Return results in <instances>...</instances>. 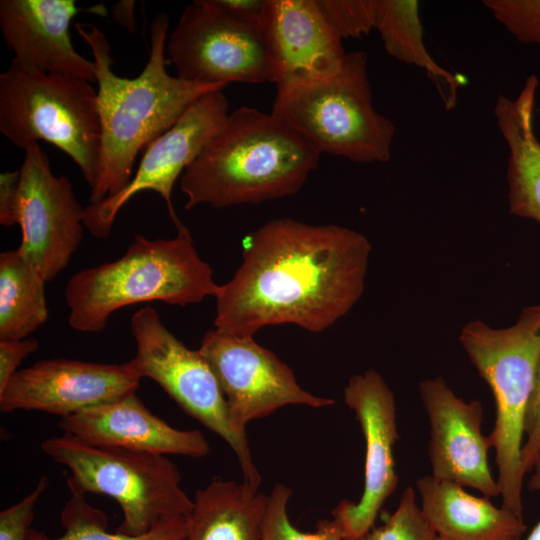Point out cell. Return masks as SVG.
<instances>
[{
  "instance_id": "9a60e30c",
  "label": "cell",
  "mask_w": 540,
  "mask_h": 540,
  "mask_svg": "<svg viewBox=\"0 0 540 540\" xmlns=\"http://www.w3.org/2000/svg\"><path fill=\"white\" fill-rule=\"evenodd\" d=\"M140 380L129 361L42 360L14 374L0 392V410L41 411L62 418L134 393Z\"/></svg>"
},
{
  "instance_id": "8992f818",
  "label": "cell",
  "mask_w": 540,
  "mask_h": 540,
  "mask_svg": "<svg viewBox=\"0 0 540 540\" xmlns=\"http://www.w3.org/2000/svg\"><path fill=\"white\" fill-rule=\"evenodd\" d=\"M271 113L320 155L359 163L391 158L395 126L373 106L363 51L348 52L334 75L277 87Z\"/></svg>"
},
{
  "instance_id": "1f68e13d",
  "label": "cell",
  "mask_w": 540,
  "mask_h": 540,
  "mask_svg": "<svg viewBox=\"0 0 540 540\" xmlns=\"http://www.w3.org/2000/svg\"><path fill=\"white\" fill-rule=\"evenodd\" d=\"M525 433L527 440L523 444L521 457L524 464L532 466L540 457V362L535 388L526 415Z\"/></svg>"
},
{
  "instance_id": "cb8c5ba5",
  "label": "cell",
  "mask_w": 540,
  "mask_h": 540,
  "mask_svg": "<svg viewBox=\"0 0 540 540\" xmlns=\"http://www.w3.org/2000/svg\"><path fill=\"white\" fill-rule=\"evenodd\" d=\"M45 278L18 249L0 254V340H21L48 319Z\"/></svg>"
},
{
  "instance_id": "d6986e66",
  "label": "cell",
  "mask_w": 540,
  "mask_h": 540,
  "mask_svg": "<svg viewBox=\"0 0 540 540\" xmlns=\"http://www.w3.org/2000/svg\"><path fill=\"white\" fill-rule=\"evenodd\" d=\"M74 0H1L0 30L13 59L47 73L96 82L95 65L73 46Z\"/></svg>"
},
{
  "instance_id": "9c48e42d",
  "label": "cell",
  "mask_w": 540,
  "mask_h": 540,
  "mask_svg": "<svg viewBox=\"0 0 540 540\" xmlns=\"http://www.w3.org/2000/svg\"><path fill=\"white\" fill-rule=\"evenodd\" d=\"M130 329L136 353L129 362L139 377L156 382L188 415L220 436L235 453L243 481L259 488L261 475L247 434L233 425L218 380L200 351L186 347L149 305L133 313Z\"/></svg>"
},
{
  "instance_id": "ba28073f",
  "label": "cell",
  "mask_w": 540,
  "mask_h": 540,
  "mask_svg": "<svg viewBox=\"0 0 540 540\" xmlns=\"http://www.w3.org/2000/svg\"><path fill=\"white\" fill-rule=\"evenodd\" d=\"M40 447L70 470L69 491L105 494L119 504L123 519L117 533L140 536L192 511L180 471L165 455L93 446L64 433Z\"/></svg>"
},
{
  "instance_id": "d590c367",
  "label": "cell",
  "mask_w": 540,
  "mask_h": 540,
  "mask_svg": "<svg viewBox=\"0 0 540 540\" xmlns=\"http://www.w3.org/2000/svg\"><path fill=\"white\" fill-rule=\"evenodd\" d=\"M532 471H534V473L530 478L529 488L531 490H540V457L535 463ZM526 540H540V520L534 526Z\"/></svg>"
},
{
  "instance_id": "7402d4cb",
  "label": "cell",
  "mask_w": 540,
  "mask_h": 540,
  "mask_svg": "<svg viewBox=\"0 0 540 540\" xmlns=\"http://www.w3.org/2000/svg\"><path fill=\"white\" fill-rule=\"evenodd\" d=\"M266 503L258 487L214 478L195 494L186 540H260Z\"/></svg>"
},
{
  "instance_id": "8fae6325",
  "label": "cell",
  "mask_w": 540,
  "mask_h": 540,
  "mask_svg": "<svg viewBox=\"0 0 540 540\" xmlns=\"http://www.w3.org/2000/svg\"><path fill=\"white\" fill-rule=\"evenodd\" d=\"M214 372L230 419L242 433L247 424L287 405L331 406V398L303 389L291 368L253 337L217 329L205 333L198 348Z\"/></svg>"
},
{
  "instance_id": "4316f807",
  "label": "cell",
  "mask_w": 540,
  "mask_h": 540,
  "mask_svg": "<svg viewBox=\"0 0 540 540\" xmlns=\"http://www.w3.org/2000/svg\"><path fill=\"white\" fill-rule=\"evenodd\" d=\"M361 540H441L417 505L415 493L407 487L394 513Z\"/></svg>"
},
{
  "instance_id": "277c9868",
  "label": "cell",
  "mask_w": 540,
  "mask_h": 540,
  "mask_svg": "<svg viewBox=\"0 0 540 540\" xmlns=\"http://www.w3.org/2000/svg\"><path fill=\"white\" fill-rule=\"evenodd\" d=\"M213 270L198 254L189 229L182 225L169 239L138 234L116 260L82 269L65 287L71 328L102 331L117 310L142 302L186 306L216 296Z\"/></svg>"
},
{
  "instance_id": "ffe728a7",
  "label": "cell",
  "mask_w": 540,
  "mask_h": 540,
  "mask_svg": "<svg viewBox=\"0 0 540 540\" xmlns=\"http://www.w3.org/2000/svg\"><path fill=\"white\" fill-rule=\"evenodd\" d=\"M539 81L526 78L515 98L499 95L494 116L508 149V204L513 215L540 223V140L534 128Z\"/></svg>"
},
{
  "instance_id": "5bb4252c",
  "label": "cell",
  "mask_w": 540,
  "mask_h": 540,
  "mask_svg": "<svg viewBox=\"0 0 540 540\" xmlns=\"http://www.w3.org/2000/svg\"><path fill=\"white\" fill-rule=\"evenodd\" d=\"M344 401L354 411L365 439L364 489L357 503L342 500L331 514L344 540H361L398 483L393 456L398 440L396 405L391 389L373 369L349 379Z\"/></svg>"
},
{
  "instance_id": "d6a6232c",
  "label": "cell",
  "mask_w": 540,
  "mask_h": 540,
  "mask_svg": "<svg viewBox=\"0 0 540 540\" xmlns=\"http://www.w3.org/2000/svg\"><path fill=\"white\" fill-rule=\"evenodd\" d=\"M37 349L38 341L33 338L0 340V392L19 370L22 361Z\"/></svg>"
},
{
  "instance_id": "30bf717a",
  "label": "cell",
  "mask_w": 540,
  "mask_h": 540,
  "mask_svg": "<svg viewBox=\"0 0 540 540\" xmlns=\"http://www.w3.org/2000/svg\"><path fill=\"white\" fill-rule=\"evenodd\" d=\"M166 50L181 79L225 87L229 83H273L261 33L242 25L208 0L182 11Z\"/></svg>"
},
{
  "instance_id": "603a6c76",
  "label": "cell",
  "mask_w": 540,
  "mask_h": 540,
  "mask_svg": "<svg viewBox=\"0 0 540 540\" xmlns=\"http://www.w3.org/2000/svg\"><path fill=\"white\" fill-rule=\"evenodd\" d=\"M374 29L390 56L423 69L437 85L445 106L454 107L460 83L454 74L436 63L427 50L417 0H376Z\"/></svg>"
},
{
  "instance_id": "ac0fdd59",
  "label": "cell",
  "mask_w": 540,
  "mask_h": 540,
  "mask_svg": "<svg viewBox=\"0 0 540 540\" xmlns=\"http://www.w3.org/2000/svg\"><path fill=\"white\" fill-rule=\"evenodd\" d=\"M64 434L93 446L202 458L209 444L197 429L180 430L153 414L136 392L60 418Z\"/></svg>"
},
{
  "instance_id": "52a82bcc",
  "label": "cell",
  "mask_w": 540,
  "mask_h": 540,
  "mask_svg": "<svg viewBox=\"0 0 540 540\" xmlns=\"http://www.w3.org/2000/svg\"><path fill=\"white\" fill-rule=\"evenodd\" d=\"M0 132L26 151L48 142L95 185L101 147L97 90L74 76L47 73L12 59L0 74Z\"/></svg>"
},
{
  "instance_id": "6da1fadb",
  "label": "cell",
  "mask_w": 540,
  "mask_h": 540,
  "mask_svg": "<svg viewBox=\"0 0 540 540\" xmlns=\"http://www.w3.org/2000/svg\"><path fill=\"white\" fill-rule=\"evenodd\" d=\"M370 251L347 227L271 220L244 238L242 263L215 296L214 327L240 337L280 324L322 332L360 299Z\"/></svg>"
},
{
  "instance_id": "7c38bea8",
  "label": "cell",
  "mask_w": 540,
  "mask_h": 540,
  "mask_svg": "<svg viewBox=\"0 0 540 540\" xmlns=\"http://www.w3.org/2000/svg\"><path fill=\"white\" fill-rule=\"evenodd\" d=\"M228 111L223 90L209 92L193 102L169 130L145 148L137 170L121 191L84 207L83 222L89 233L100 239L109 237L119 211L136 194L148 190L162 197L171 221L176 228L181 227L172 202L174 184L222 127Z\"/></svg>"
},
{
  "instance_id": "484cf974",
  "label": "cell",
  "mask_w": 540,
  "mask_h": 540,
  "mask_svg": "<svg viewBox=\"0 0 540 540\" xmlns=\"http://www.w3.org/2000/svg\"><path fill=\"white\" fill-rule=\"evenodd\" d=\"M291 494L288 486L277 483L267 495L260 540H344L333 519L319 521L317 530L313 533H305L295 528L288 516Z\"/></svg>"
},
{
  "instance_id": "4fadbf2b",
  "label": "cell",
  "mask_w": 540,
  "mask_h": 540,
  "mask_svg": "<svg viewBox=\"0 0 540 540\" xmlns=\"http://www.w3.org/2000/svg\"><path fill=\"white\" fill-rule=\"evenodd\" d=\"M19 171L17 249L49 282L65 269L83 240L84 208L69 178L53 173L39 144L25 151Z\"/></svg>"
},
{
  "instance_id": "44dd1931",
  "label": "cell",
  "mask_w": 540,
  "mask_h": 540,
  "mask_svg": "<svg viewBox=\"0 0 540 540\" xmlns=\"http://www.w3.org/2000/svg\"><path fill=\"white\" fill-rule=\"evenodd\" d=\"M417 489L421 510L442 540H519L527 530L522 516L458 484L424 476Z\"/></svg>"
},
{
  "instance_id": "2e32d148",
  "label": "cell",
  "mask_w": 540,
  "mask_h": 540,
  "mask_svg": "<svg viewBox=\"0 0 540 540\" xmlns=\"http://www.w3.org/2000/svg\"><path fill=\"white\" fill-rule=\"evenodd\" d=\"M419 391L430 422L431 476L474 488L487 498L500 495L488 463L491 445L481 432V403L458 398L442 377L421 382Z\"/></svg>"
},
{
  "instance_id": "5b68a950",
  "label": "cell",
  "mask_w": 540,
  "mask_h": 540,
  "mask_svg": "<svg viewBox=\"0 0 540 540\" xmlns=\"http://www.w3.org/2000/svg\"><path fill=\"white\" fill-rule=\"evenodd\" d=\"M459 341L494 395L496 419L488 439L496 451L501 506L522 516L521 451L540 362V304L524 308L507 328L469 322Z\"/></svg>"
},
{
  "instance_id": "8d00e7d4",
  "label": "cell",
  "mask_w": 540,
  "mask_h": 540,
  "mask_svg": "<svg viewBox=\"0 0 540 540\" xmlns=\"http://www.w3.org/2000/svg\"><path fill=\"white\" fill-rule=\"evenodd\" d=\"M442 540V539H441Z\"/></svg>"
},
{
  "instance_id": "e575fe53",
  "label": "cell",
  "mask_w": 540,
  "mask_h": 540,
  "mask_svg": "<svg viewBox=\"0 0 540 540\" xmlns=\"http://www.w3.org/2000/svg\"><path fill=\"white\" fill-rule=\"evenodd\" d=\"M113 20L130 32L136 28L135 21V1L121 0L111 6Z\"/></svg>"
},
{
  "instance_id": "4dcf8cb0",
  "label": "cell",
  "mask_w": 540,
  "mask_h": 540,
  "mask_svg": "<svg viewBox=\"0 0 540 540\" xmlns=\"http://www.w3.org/2000/svg\"><path fill=\"white\" fill-rule=\"evenodd\" d=\"M236 22L261 33L264 23L266 0H208Z\"/></svg>"
},
{
  "instance_id": "3957f363",
  "label": "cell",
  "mask_w": 540,
  "mask_h": 540,
  "mask_svg": "<svg viewBox=\"0 0 540 540\" xmlns=\"http://www.w3.org/2000/svg\"><path fill=\"white\" fill-rule=\"evenodd\" d=\"M320 154L272 113L242 106L186 168L185 209L259 204L297 193Z\"/></svg>"
},
{
  "instance_id": "f546056e",
  "label": "cell",
  "mask_w": 540,
  "mask_h": 540,
  "mask_svg": "<svg viewBox=\"0 0 540 540\" xmlns=\"http://www.w3.org/2000/svg\"><path fill=\"white\" fill-rule=\"evenodd\" d=\"M48 485L49 479L41 477L29 494L0 512V540H25L34 519V508Z\"/></svg>"
},
{
  "instance_id": "e0dca14e",
  "label": "cell",
  "mask_w": 540,
  "mask_h": 540,
  "mask_svg": "<svg viewBox=\"0 0 540 540\" xmlns=\"http://www.w3.org/2000/svg\"><path fill=\"white\" fill-rule=\"evenodd\" d=\"M261 36L276 88L334 75L348 53L318 0H266Z\"/></svg>"
},
{
  "instance_id": "836d02e7",
  "label": "cell",
  "mask_w": 540,
  "mask_h": 540,
  "mask_svg": "<svg viewBox=\"0 0 540 540\" xmlns=\"http://www.w3.org/2000/svg\"><path fill=\"white\" fill-rule=\"evenodd\" d=\"M20 171L0 174V224L12 226L19 223Z\"/></svg>"
},
{
  "instance_id": "83f0119b",
  "label": "cell",
  "mask_w": 540,
  "mask_h": 540,
  "mask_svg": "<svg viewBox=\"0 0 540 540\" xmlns=\"http://www.w3.org/2000/svg\"><path fill=\"white\" fill-rule=\"evenodd\" d=\"M483 5L519 42L540 45V0H484Z\"/></svg>"
},
{
  "instance_id": "f1b7e54d",
  "label": "cell",
  "mask_w": 540,
  "mask_h": 540,
  "mask_svg": "<svg viewBox=\"0 0 540 540\" xmlns=\"http://www.w3.org/2000/svg\"><path fill=\"white\" fill-rule=\"evenodd\" d=\"M329 23L343 40L358 38L375 27L376 0H318Z\"/></svg>"
},
{
  "instance_id": "7a4b0ae2",
  "label": "cell",
  "mask_w": 540,
  "mask_h": 540,
  "mask_svg": "<svg viewBox=\"0 0 540 540\" xmlns=\"http://www.w3.org/2000/svg\"><path fill=\"white\" fill-rule=\"evenodd\" d=\"M93 55L101 125L98 174L89 203L121 191L133 175L138 153L169 130L201 96L225 87L172 76L165 57L169 18L159 13L150 25L149 57L142 72L125 78L112 71L114 63L105 34L93 24L75 23Z\"/></svg>"
},
{
  "instance_id": "d4e9b609",
  "label": "cell",
  "mask_w": 540,
  "mask_h": 540,
  "mask_svg": "<svg viewBox=\"0 0 540 540\" xmlns=\"http://www.w3.org/2000/svg\"><path fill=\"white\" fill-rule=\"evenodd\" d=\"M70 498L63 507L60 522L64 533L59 537L30 528L25 540H186L187 517L173 518L161 522L148 533L129 536L108 531L105 513L93 507L86 500V494L69 491Z\"/></svg>"
}]
</instances>
